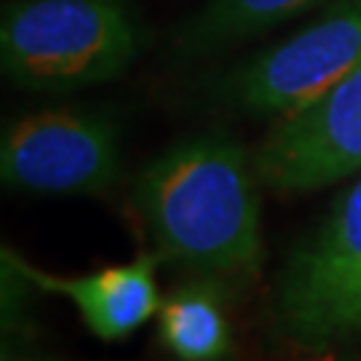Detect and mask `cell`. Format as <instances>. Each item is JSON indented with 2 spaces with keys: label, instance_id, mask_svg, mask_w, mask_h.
Masks as SVG:
<instances>
[{
  "label": "cell",
  "instance_id": "1",
  "mask_svg": "<svg viewBox=\"0 0 361 361\" xmlns=\"http://www.w3.org/2000/svg\"><path fill=\"white\" fill-rule=\"evenodd\" d=\"M134 198L158 259L219 289L257 279L259 177L233 137L207 131L171 145L145 166Z\"/></svg>",
  "mask_w": 361,
  "mask_h": 361
},
{
  "label": "cell",
  "instance_id": "2",
  "mask_svg": "<svg viewBox=\"0 0 361 361\" xmlns=\"http://www.w3.org/2000/svg\"><path fill=\"white\" fill-rule=\"evenodd\" d=\"M134 0H13L0 19V62L27 91H75L121 78L140 56Z\"/></svg>",
  "mask_w": 361,
  "mask_h": 361
},
{
  "label": "cell",
  "instance_id": "3",
  "mask_svg": "<svg viewBox=\"0 0 361 361\" xmlns=\"http://www.w3.org/2000/svg\"><path fill=\"white\" fill-rule=\"evenodd\" d=\"M361 62V0H335L310 25L233 67L222 91L249 116L284 118Z\"/></svg>",
  "mask_w": 361,
  "mask_h": 361
},
{
  "label": "cell",
  "instance_id": "4",
  "mask_svg": "<svg viewBox=\"0 0 361 361\" xmlns=\"http://www.w3.org/2000/svg\"><path fill=\"white\" fill-rule=\"evenodd\" d=\"M121 174L118 131L86 110H40L3 131L0 177L13 190L38 195H97Z\"/></svg>",
  "mask_w": 361,
  "mask_h": 361
},
{
  "label": "cell",
  "instance_id": "5",
  "mask_svg": "<svg viewBox=\"0 0 361 361\" xmlns=\"http://www.w3.org/2000/svg\"><path fill=\"white\" fill-rule=\"evenodd\" d=\"M255 169L276 193H310L361 171V62L316 102L276 118Z\"/></svg>",
  "mask_w": 361,
  "mask_h": 361
},
{
  "label": "cell",
  "instance_id": "6",
  "mask_svg": "<svg viewBox=\"0 0 361 361\" xmlns=\"http://www.w3.org/2000/svg\"><path fill=\"white\" fill-rule=\"evenodd\" d=\"M155 262V255H142L126 265H113L86 276H54L32 268L11 249H3V268L35 289L67 297L86 326L102 340L129 337L161 310Z\"/></svg>",
  "mask_w": 361,
  "mask_h": 361
},
{
  "label": "cell",
  "instance_id": "7",
  "mask_svg": "<svg viewBox=\"0 0 361 361\" xmlns=\"http://www.w3.org/2000/svg\"><path fill=\"white\" fill-rule=\"evenodd\" d=\"M361 271V177L337 198L329 217L289 257L279 279L276 326L289 335L340 284Z\"/></svg>",
  "mask_w": 361,
  "mask_h": 361
},
{
  "label": "cell",
  "instance_id": "8",
  "mask_svg": "<svg viewBox=\"0 0 361 361\" xmlns=\"http://www.w3.org/2000/svg\"><path fill=\"white\" fill-rule=\"evenodd\" d=\"M322 0H209L180 25L174 51L201 59L284 25Z\"/></svg>",
  "mask_w": 361,
  "mask_h": 361
},
{
  "label": "cell",
  "instance_id": "9",
  "mask_svg": "<svg viewBox=\"0 0 361 361\" xmlns=\"http://www.w3.org/2000/svg\"><path fill=\"white\" fill-rule=\"evenodd\" d=\"M219 286L198 281L161 302V340L182 361H217L233 348Z\"/></svg>",
  "mask_w": 361,
  "mask_h": 361
},
{
  "label": "cell",
  "instance_id": "10",
  "mask_svg": "<svg viewBox=\"0 0 361 361\" xmlns=\"http://www.w3.org/2000/svg\"><path fill=\"white\" fill-rule=\"evenodd\" d=\"M361 332V271L340 284L286 335L300 348H329Z\"/></svg>",
  "mask_w": 361,
  "mask_h": 361
},
{
  "label": "cell",
  "instance_id": "11",
  "mask_svg": "<svg viewBox=\"0 0 361 361\" xmlns=\"http://www.w3.org/2000/svg\"><path fill=\"white\" fill-rule=\"evenodd\" d=\"M3 361H22V359H16V356H11V353H3Z\"/></svg>",
  "mask_w": 361,
  "mask_h": 361
},
{
  "label": "cell",
  "instance_id": "12",
  "mask_svg": "<svg viewBox=\"0 0 361 361\" xmlns=\"http://www.w3.org/2000/svg\"><path fill=\"white\" fill-rule=\"evenodd\" d=\"M217 361H225V359H217Z\"/></svg>",
  "mask_w": 361,
  "mask_h": 361
}]
</instances>
